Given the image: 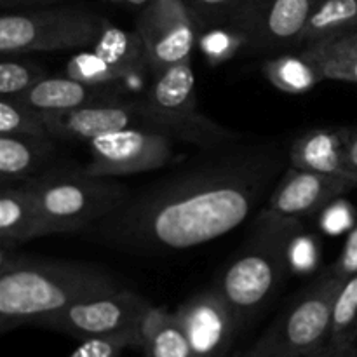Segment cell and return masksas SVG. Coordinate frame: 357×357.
<instances>
[{
    "label": "cell",
    "instance_id": "obj_34",
    "mask_svg": "<svg viewBox=\"0 0 357 357\" xmlns=\"http://www.w3.org/2000/svg\"><path fill=\"white\" fill-rule=\"evenodd\" d=\"M58 0H2L3 7H21V6H45V3H54Z\"/></svg>",
    "mask_w": 357,
    "mask_h": 357
},
{
    "label": "cell",
    "instance_id": "obj_21",
    "mask_svg": "<svg viewBox=\"0 0 357 357\" xmlns=\"http://www.w3.org/2000/svg\"><path fill=\"white\" fill-rule=\"evenodd\" d=\"M261 70L268 82L286 94H303L326 80L319 65L307 58L302 51L268 58Z\"/></svg>",
    "mask_w": 357,
    "mask_h": 357
},
{
    "label": "cell",
    "instance_id": "obj_13",
    "mask_svg": "<svg viewBox=\"0 0 357 357\" xmlns=\"http://www.w3.org/2000/svg\"><path fill=\"white\" fill-rule=\"evenodd\" d=\"M357 181L335 174L288 166L267 199V209L286 218H303L319 213L330 202L356 190Z\"/></svg>",
    "mask_w": 357,
    "mask_h": 357
},
{
    "label": "cell",
    "instance_id": "obj_11",
    "mask_svg": "<svg viewBox=\"0 0 357 357\" xmlns=\"http://www.w3.org/2000/svg\"><path fill=\"white\" fill-rule=\"evenodd\" d=\"M323 0H250L236 31L250 54L295 49L296 38Z\"/></svg>",
    "mask_w": 357,
    "mask_h": 357
},
{
    "label": "cell",
    "instance_id": "obj_31",
    "mask_svg": "<svg viewBox=\"0 0 357 357\" xmlns=\"http://www.w3.org/2000/svg\"><path fill=\"white\" fill-rule=\"evenodd\" d=\"M330 268L342 282L351 278V275L357 274V225L351 230L340 257Z\"/></svg>",
    "mask_w": 357,
    "mask_h": 357
},
{
    "label": "cell",
    "instance_id": "obj_28",
    "mask_svg": "<svg viewBox=\"0 0 357 357\" xmlns=\"http://www.w3.org/2000/svg\"><path fill=\"white\" fill-rule=\"evenodd\" d=\"M128 349L142 351V333L108 335L80 340V345L68 357H121Z\"/></svg>",
    "mask_w": 357,
    "mask_h": 357
},
{
    "label": "cell",
    "instance_id": "obj_7",
    "mask_svg": "<svg viewBox=\"0 0 357 357\" xmlns=\"http://www.w3.org/2000/svg\"><path fill=\"white\" fill-rule=\"evenodd\" d=\"M105 17L82 7H42L0 17V52H59L93 47L105 26Z\"/></svg>",
    "mask_w": 357,
    "mask_h": 357
},
{
    "label": "cell",
    "instance_id": "obj_1",
    "mask_svg": "<svg viewBox=\"0 0 357 357\" xmlns=\"http://www.w3.org/2000/svg\"><path fill=\"white\" fill-rule=\"evenodd\" d=\"M281 139L250 138L201 150L195 160L131 192L115 211L86 229L100 243L138 255L190 250L246 222L288 167Z\"/></svg>",
    "mask_w": 357,
    "mask_h": 357
},
{
    "label": "cell",
    "instance_id": "obj_10",
    "mask_svg": "<svg viewBox=\"0 0 357 357\" xmlns=\"http://www.w3.org/2000/svg\"><path fill=\"white\" fill-rule=\"evenodd\" d=\"M136 33L152 77L192 59L199 24L183 0H152L139 10Z\"/></svg>",
    "mask_w": 357,
    "mask_h": 357
},
{
    "label": "cell",
    "instance_id": "obj_12",
    "mask_svg": "<svg viewBox=\"0 0 357 357\" xmlns=\"http://www.w3.org/2000/svg\"><path fill=\"white\" fill-rule=\"evenodd\" d=\"M174 316L187 333L195 357H229L241 324L216 286L180 303Z\"/></svg>",
    "mask_w": 357,
    "mask_h": 357
},
{
    "label": "cell",
    "instance_id": "obj_9",
    "mask_svg": "<svg viewBox=\"0 0 357 357\" xmlns=\"http://www.w3.org/2000/svg\"><path fill=\"white\" fill-rule=\"evenodd\" d=\"M152 303L132 289L121 288L93 298L80 300L61 312L52 314L38 328L86 340L108 335L139 333L143 319Z\"/></svg>",
    "mask_w": 357,
    "mask_h": 357
},
{
    "label": "cell",
    "instance_id": "obj_14",
    "mask_svg": "<svg viewBox=\"0 0 357 357\" xmlns=\"http://www.w3.org/2000/svg\"><path fill=\"white\" fill-rule=\"evenodd\" d=\"M49 135L63 142H87L142 124L138 100H115L66 112H40Z\"/></svg>",
    "mask_w": 357,
    "mask_h": 357
},
{
    "label": "cell",
    "instance_id": "obj_22",
    "mask_svg": "<svg viewBox=\"0 0 357 357\" xmlns=\"http://www.w3.org/2000/svg\"><path fill=\"white\" fill-rule=\"evenodd\" d=\"M93 49L101 58L107 59L124 77V80L149 66L138 33L121 30L108 21H105L103 30L94 42Z\"/></svg>",
    "mask_w": 357,
    "mask_h": 357
},
{
    "label": "cell",
    "instance_id": "obj_3",
    "mask_svg": "<svg viewBox=\"0 0 357 357\" xmlns=\"http://www.w3.org/2000/svg\"><path fill=\"white\" fill-rule=\"evenodd\" d=\"M296 218L265 209L253 236L241 246L216 281V288L236 314L241 330L274 300L289 274L286 230Z\"/></svg>",
    "mask_w": 357,
    "mask_h": 357
},
{
    "label": "cell",
    "instance_id": "obj_4",
    "mask_svg": "<svg viewBox=\"0 0 357 357\" xmlns=\"http://www.w3.org/2000/svg\"><path fill=\"white\" fill-rule=\"evenodd\" d=\"M136 100L142 124L162 129L176 142L188 143L199 150L220 149L248 139L199 110L192 59L153 77L146 93Z\"/></svg>",
    "mask_w": 357,
    "mask_h": 357
},
{
    "label": "cell",
    "instance_id": "obj_35",
    "mask_svg": "<svg viewBox=\"0 0 357 357\" xmlns=\"http://www.w3.org/2000/svg\"><path fill=\"white\" fill-rule=\"evenodd\" d=\"M115 2L122 3V6H128V7H132V9H145L146 6H149L152 0H115Z\"/></svg>",
    "mask_w": 357,
    "mask_h": 357
},
{
    "label": "cell",
    "instance_id": "obj_27",
    "mask_svg": "<svg viewBox=\"0 0 357 357\" xmlns=\"http://www.w3.org/2000/svg\"><path fill=\"white\" fill-rule=\"evenodd\" d=\"M66 75L87 84H119L124 77L101 58L93 47L73 56L66 65Z\"/></svg>",
    "mask_w": 357,
    "mask_h": 357
},
{
    "label": "cell",
    "instance_id": "obj_25",
    "mask_svg": "<svg viewBox=\"0 0 357 357\" xmlns=\"http://www.w3.org/2000/svg\"><path fill=\"white\" fill-rule=\"evenodd\" d=\"M250 0H183L201 28L236 30Z\"/></svg>",
    "mask_w": 357,
    "mask_h": 357
},
{
    "label": "cell",
    "instance_id": "obj_26",
    "mask_svg": "<svg viewBox=\"0 0 357 357\" xmlns=\"http://www.w3.org/2000/svg\"><path fill=\"white\" fill-rule=\"evenodd\" d=\"M45 77L47 72L37 63L16 59L14 56H3L0 61V96H23Z\"/></svg>",
    "mask_w": 357,
    "mask_h": 357
},
{
    "label": "cell",
    "instance_id": "obj_32",
    "mask_svg": "<svg viewBox=\"0 0 357 357\" xmlns=\"http://www.w3.org/2000/svg\"><path fill=\"white\" fill-rule=\"evenodd\" d=\"M345 159H347L349 169L357 176V126L349 128L347 145H345Z\"/></svg>",
    "mask_w": 357,
    "mask_h": 357
},
{
    "label": "cell",
    "instance_id": "obj_19",
    "mask_svg": "<svg viewBox=\"0 0 357 357\" xmlns=\"http://www.w3.org/2000/svg\"><path fill=\"white\" fill-rule=\"evenodd\" d=\"M139 333L143 357H195L180 321L164 307H150Z\"/></svg>",
    "mask_w": 357,
    "mask_h": 357
},
{
    "label": "cell",
    "instance_id": "obj_2",
    "mask_svg": "<svg viewBox=\"0 0 357 357\" xmlns=\"http://www.w3.org/2000/svg\"><path fill=\"white\" fill-rule=\"evenodd\" d=\"M124 286L98 265L0 250V333L37 326L66 307Z\"/></svg>",
    "mask_w": 357,
    "mask_h": 357
},
{
    "label": "cell",
    "instance_id": "obj_8",
    "mask_svg": "<svg viewBox=\"0 0 357 357\" xmlns=\"http://www.w3.org/2000/svg\"><path fill=\"white\" fill-rule=\"evenodd\" d=\"M174 142L176 139L169 132L145 124L107 132L89 142L91 159L82 169L87 174L103 178L160 169L173 162Z\"/></svg>",
    "mask_w": 357,
    "mask_h": 357
},
{
    "label": "cell",
    "instance_id": "obj_29",
    "mask_svg": "<svg viewBox=\"0 0 357 357\" xmlns=\"http://www.w3.org/2000/svg\"><path fill=\"white\" fill-rule=\"evenodd\" d=\"M300 51L312 61L328 58H357V30L328 38V40L316 42V44L302 47Z\"/></svg>",
    "mask_w": 357,
    "mask_h": 357
},
{
    "label": "cell",
    "instance_id": "obj_16",
    "mask_svg": "<svg viewBox=\"0 0 357 357\" xmlns=\"http://www.w3.org/2000/svg\"><path fill=\"white\" fill-rule=\"evenodd\" d=\"M347 136L349 128H319L305 131L289 145L288 166L357 181L345 159Z\"/></svg>",
    "mask_w": 357,
    "mask_h": 357
},
{
    "label": "cell",
    "instance_id": "obj_5",
    "mask_svg": "<svg viewBox=\"0 0 357 357\" xmlns=\"http://www.w3.org/2000/svg\"><path fill=\"white\" fill-rule=\"evenodd\" d=\"M42 215L59 234L84 232L119 208L131 194L122 181L86 171H49L21 181Z\"/></svg>",
    "mask_w": 357,
    "mask_h": 357
},
{
    "label": "cell",
    "instance_id": "obj_6",
    "mask_svg": "<svg viewBox=\"0 0 357 357\" xmlns=\"http://www.w3.org/2000/svg\"><path fill=\"white\" fill-rule=\"evenodd\" d=\"M342 281L328 267L275 317L241 357H314L330 342L333 303Z\"/></svg>",
    "mask_w": 357,
    "mask_h": 357
},
{
    "label": "cell",
    "instance_id": "obj_15",
    "mask_svg": "<svg viewBox=\"0 0 357 357\" xmlns=\"http://www.w3.org/2000/svg\"><path fill=\"white\" fill-rule=\"evenodd\" d=\"M37 112H66L87 105L122 100L117 84H87L72 77H45L20 96Z\"/></svg>",
    "mask_w": 357,
    "mask_h": 357
},
{
    "label": "cell",
    "instance_id": "obj_20",
    "mask_svg": "<svg viewBox=\"0 0 357 357\" xmlns=\"http://www.w3.org/2000/svg\"><path fill=\"white\" fill-rule=\"evenodd\" d=\"M357 30V0H323L296 38L295 49Z\"/></svg>",
    "mask_w": 357,
    "mask_h": 357
},
{
    "label": "cell",
    "instance_id": "obj_33",
    "mask_svg": "<svg viewBox=\"0 0 357 357\" xmlns=\"http://www.w3.org/2000/svg\"><path fill=\"white\" fill-rule=\"evenodd\" d=\"M314 357H357V347H345V349H337V347H326Z\"/></svg>",
    "mask_w": 357,
    "mask_h": 357
},
{
    "label": "cell",
    "instance_id": "obj_17",
    "mask_svg": "<svg viewBox=\"0 0 357 357\" xmlns=\"http://www.w3.org/2000/svg\"><path fill=\"white\" fill-rule=\"evenodd\" d=\"M59 234L21 185H2L0 192V250H16L28 241Z\"/></svg>",
    "mask_w": 357,
    "mask_h": 357
},
{
    "label": "cell",
    "instance_id": "obj_18",
    "mask_svg": "<svg viewBox=\"0 0 357 357\" xmlns=\"http://www.w3.org/2000/svg\"><path fill=\"white\" fill-rule=\"evenodd\" d=\"M54 138L0 135V178L2 185H16L35 176L54 155Z\"/></svg>",
    "mask_w": 357,
    "mask_h": 357
},
{
    "label": "cell",
    "instance_id": "obj_30",
    "mask_svg": "<svg viewBox=\"0 0 357 357\" xmlns=\"http://www.w3.org/2000/svg\"><path fill=\"white\" fill-rule=\"evenodd\" d=\"M316 63L326 80L357 84V58H328Z\"/></svg>",
    "mask_w": 357,
    "mask_h": 357
},
{
    "label": "cell",
    "instance_id": "obj_23",
    "mask_svg": "<svg viewBox=\"0 0 357 357\" xmlns=\"http://www.w3.org/2000/svg\"><path fill=\"white\" fill-rule=\"evenodd\" d=\"M330 347H357V274L342 282L333 303Z\"/></svg>",
    "mask_w": 357,
    "mask_h": 357
},
{
    "label": "cell",
    "instance_id": "obj_24",
    "mask_svg": "<svg viewBox=\"0 0 357 357\" xmlns=\"http://www.w3.org/2000/svg\"><path fill=\"white\" fill-rule=\"evenodd\" d=\"M0 135L52 138L40 112L17 98L0 96Z\"/></svg>",
    "mask_w": 357,
    "mask_h": 357
}]
</instances>
